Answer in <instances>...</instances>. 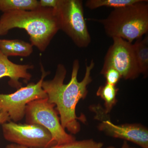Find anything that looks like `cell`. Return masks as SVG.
<instances>
[{"mask_svg": "<svg viewBox=\"0 0 148 148\" xmlns=\"http://www.w3.org/2000/svg\"><path fill=\"white\" fill-rule=\"evenodd\" d=\"M112 39L113 43L104 58L101 74L112 68L119 73L121 78L130 80L137 78L141 74L132 43L121 38Z\"/></svg>", "mask_w": 148, "mask_h": 148, "instance_id": "cell-8", "label": "cell"}, {"mask_svg": "<svg viewBox=\"0 0 148 148\" xmlns=\"http://www.w3.org/2000/svg\"><path fill=\"white\" fill-rule=\"evenodd\" d=\"M101 75H103L105 77L106 83L114 86H116L121 78L119 73L113 68L107 69Z\"/></svg>", "mask_w": 148, "mask_h": 148, "instance_id": "cell-17", "label": "cell"}, {"mask_svg": "<svg viewBox=\"0 0 148 148\" xmlns=\"http://www.w3.org/2000/svg\"><path fill=\"white\" fill-rule=\"evenodd\" d=\"M140 0H88L86 7L90 10H94L101 7L114 8V9L132 5Z\"/></svg>", "mask_w": 148, "mask_h": 148, "instance_id": "cell-15", "label": "cell"}, {"mask_svg": "<svg viewBox=\"0 0 148 148\" xmlns=\"http://www.w3.org/2000/svg\"><path fill=\"white\" fill-rule=\"evenodd\" d=\"M119 89L116 86L106 83L100 86L97 92L96 95L101 97L104 101L105 112L109 114L117 102L116 96Z\"/></svg>", "mask_w": 148, "mask_h": 148, "instance_id": "cell-14", "label": "cell"}, {"mask_svg": "<svg viewBox=\"0 0 148 148\" xmlns=\"http://www.w3.org/2000/svg\"><path fill=\"white\" fill-rule=\"evenodd\" d=\"M94 66L93 60L89 66L86 65L84 77L79 82V61L77 59L74 60L71 79L69 83L65 84L64 81L67 71L63 64H58L53 79L42 82V87L47 95L49 102L56 106L55 109L60 115L61 125L72 134H76L81 130L78 120H82L81 118L77 117L76 108L80 100L87 96L88 86L92 82L91 73Z\"/></svg>", "mask_w": 148, "mask_h": 148, "instance_id": "cell-1", "label": "cell"}, {"mask_svg": "<svg viewBox=\"0 0 148 148\" xmlns=\"http://www.w3.org/2000/svg\"><path fill=\"white\" fill-rule=\"evenodd\" d=\"M133 45L135 57L140 72L145 77L148 73V35L146 34L144 38L136 40Z\"/></svg>", "mask_w": 148, "mask_h": 148, "instance_id": "cell-12", "label": "cell"}, {"mask_svg": "<svg viewBox=\"0 0 148 148\" xmlns=\"http://www.w3.org/2000/svg\"><path fill=\"white\" fill-rule=\"evenodd\" d=\"M9 116L7 112L0 108V124H3L10 121Z\"/></svg>", "mask_w": 148, "mask_h": 148, "instance_id": "cell-19", "label": "cell"}, {"mask_svg": "<svg viewBox=\"0 0 148 148\" xmlns=\"http://www.w3.org/2000/svg\"><path fill=\"white\" fill-rule=\"evenodd\" d=\"M40 7L37 0H0V11L3 13L14 11L33 10Z\"/></svg>", "mask_w": 148, "mask_h": 148, "instance_id": "cell-13", "label": "cell"}, {"mask_svg": "<svg viewBox=\"0 0 148 148\" xmlns=\"http://www.w3.org/2000/svg\"><path fill=\"white\" fill-rule=\"evenodd\" d=\"M104 144L92 139L72 141L60 145H55L49 148H103Z\"/></svg>", "mask_w": 148, "mask_h": 148, "instance_id": "cell-16", "label": "cell"}, {"mask_svg": "<svg viewBox=\"0 0 148 148\" xmlns=\"http://www.w3.org/2000/svg\"><path fill=\"white\" fill-rule=\"evenodd\" d=\"M129 148H135L130 147H129Z\"/></svg>", "mask_w": 148, "mask_h": 148, "instance_id": "cell-22", "label": "cell"}, {"mask_svg": "<svg viewBox=\"0 0 148 148\" xmlns=\"http://www.w3.org/2000/svg\"><path fill=\"white\" fill-rule=\"evenodd\" d=\"M42 76L37 83H31L25 87H21L16 92L9 94L0 93V108L5 111L10 120L16 122L25 116L27 105L30 102L48 98L42 87V82L50 72H46L41 63L40 64Z\"/></svg>", "mask_w": 148, "mask_h": 148, "instance_id": "cell-6", "label": "cell"}, {"mask_svg": "<svg viewBox=\"0 0 148 148\" xmlns=\"http://www.w3.org/2000/svg\"></svg>", "mask_w": 148, "mask_h": 148, "instance_id": "cell-23", "label": "cell"}, {"mask_svg": "<svg viewBox=\"0 0 148 148\" xmlns=\"http://www.w3.org/2000/svg\"><path fill=\"white\" fill-rule=\"evenodd\" d=\"M129 146L128 145V144L126 141H124L123 142V144L121 148H129ZM107 148H116L114 147H112V146H110V147H108Z\"/></svg>", "mask_w": 148, "mask_h": 148, "instance_id": "cell-21", "label": "cell"}, {"mask_svg": "<svg viewBox=\"0 0 148 148\" xmlns=\"http://www.w3.org/2000/svg\"><path fill=\"white\" fill-rule=\"evenodd\" d=\"M33 47L31 43L21 40L0 39V51L7 57L29 56L33 52Z\"/></svg>", "mask_w": 148, "mask_h": 148, "instance_id": "cell-11", "label": "cell"}, {"mask_svg": "<svg viewBox=\"0 0 148 148\" xmlns=\"http://www.w3.org/2000/svg\"><path fill=\"white\" fill-rule=\"evenodd\" d=\"M90 110L95 112V119L101 122L98 125L100 131L111 137L123 139L138 145L142 148H148V130L142 125L132 123L116 125L110 119L108 114L100 105L92 106Z\"/></svg>", "mask_w": 148, "mask_h": 148, "instance_id": "cell-9", "label": "cell"}, {"mask_svg": "<svg viewBox=\"0 0 148 148\" xmlns=\"http://www.w3.org/2000/svg\"><path fill=\"white\" fill-rule=\"evenodd\" d=\"M54 104L49 102L48 98L30 102L27 105L25 111L26 123L40 125L45 127L51 133L56 145L75 141V138L68 134L61 125Z\"/></svg>", "mask_w": 148, "mask_h": 148, "instance_id": "cell-5", "label": "cell"}, {"mask_svg": "<svg viewBox=\"0 0 148 148\" xmlns=\"http://www.w3.org/2000/svg\"><path fill=\"white\" fill-rule=\"evenodd\" d=\"M54 9L60 30L78 47H87L91 42V38L84 18L82 1L59 0Z\"/></svg>", "mask_w": 148, "mask_h": 148, "instance_id": "cell-4", "label": "cell"}, {"mask_svg": "<svg viewBox=\"0 0 148 148\" xmlns=\"http://www.w3.org/2000/svg\"><path fill=\"white\" fill-rule=\"evenodd\" d=\"M3 135L7 141L29 148H49L56 145L52 135L38 124H21L10 121L2 124Z\"/></svg>", "mask_w": 148, "mask_h": 148, "instance_id": "cell-7", "label": "cell"}, {"mask_svg": "<svg viewBox=\"0 0 148 148\" xmlns=\"http://www.w3.org/2000/svg\"><path fill=\"white\" fill-rule=\"evenodd\" d=\"M148 1L114 9L106 18L97 20L103 24L106 34L132 43L148 31Z\"/></svg>", "mask_w": 148, "mask_h": 148, "instance_id": "cell-3", "label": "cell"}, {"mask_svg": "<svg viewBox=\"0 0 148 148\" xmlns=\"http://www.w3.org/2000/svg\"><path fill=\"white\" fill-rule=\"evenodd\" d=\"M34 68V66L30 64H14L0 51V79L5 77L10 78L8 83L12 87L18 89L21 88V84L19 82L20 79H23L26 82L30 80L32 75L28 70Z\"/></svg>", "mask_w": 148, "mask_h": 148, "instance_id": "cell-10", "label": "cell"}, {"mask_svg": "<svg viewBox=\"0 0 148 148\" xmlns=\"http://www.w3.org/2000/svg\"><path fill=\"white\" fill-rule=\"evenodd\" d=\"M59 0H40L39 1L40 7L55 8L58 5Z\"/></svg>", "mask_w": 148, "mask_h": 148, "instance_id": "cell-18", "label": "cell"}, {"mask_svg": "<svg viewBox=\"0 0 148 148\" xmlns=\"http://www.w3.org/2000/svg\"><path fill=\"white\" fill-rule=\"evenodd\" d=\"M15 28L24 29L30 36L31 44L41 52L60 30L55 9L42 7L3 13L0 17V36Z\"/></svg>", "mask_w": 148, "mask_h": 148, "instance_id": "cell-2", "label": "cell"}, {"mask_svg": "<svg viewBox=\"0 0 148 148\" xmlns=\"http://www.w3.org/2000/svg\"><path fill=\"white\" fill-rule=\"evenodd\" d=\"M5 148H29L27 147H24V146L19 145H17V144H10L8 145Z\"/></svg>", "mask_w": 148, "mask_h": 148, "instance_id": "cell-20", "label": "cell"}]
</instances>
